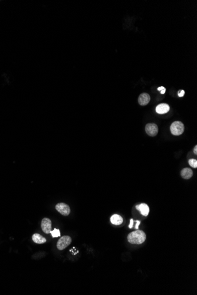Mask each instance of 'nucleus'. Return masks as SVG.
<instances>
[{"label":"nucleus","instance_id":"8","mask_svg":"<svg viewBox=\"0 0 197 295\" xmlns=\"http://www.w3.org/2000/svg\"><path fill=\"white\" fill-rule=\"evenodd\" d=\"M169 106L167 104H160L156 107V111L158 114H165L169 111Z\"/></svg>","mask_w":197,"mask_h":295},{"label":"nucleus","instance_id":"10","mask_svg":"<svg viewBox=\"0 0 197 295\" xmlns=\"http://www.w3.org/2000/svg\"><path fill=\"white\" fill-rule=\"evenodd\" d=\"M182 178L184 179H189L193 175L192 170L189 168H185L181 172Z\"/></svg>","mask_w":197,"mask_h":295},{"label":"nucleus","instance_id":"19","mask_svg":"<svg viewBox=\"0 0 197 295\" xmlns=\"http://www.w3.org/2000/svg\"><path fill=\"white\" fill-rule=\"evenodd\" d=\"M164 89H165V88H164V87H160L158 88V91H162V90H164Z\"/></svg>","mask_w":197,"mask_h":295},{"label":"nucleus","instance_id":"4","mask_svg":"<svg viewBox=\"0 0 197 295\" xmlns=\"http://www.w3.org/2000/svg\"><path fill=\"white\" fill-rule=\"evenodd\" d=\"M56 210L63 216H68L70 213V207L65 203H58L55 206Z\"/></svg>","mask_w":197,"mask_h":295},{"label":"nucleus","instance_id":"15","mask_svg":"<svg viewBox=\"0 0 197 295\" xmlns=\"http://www.w3.org/2000/svg\"><path fill=\"white\" fill-rule=\"evenodd\" d=\"M184 94H185V91H184V90H181V91H179V92H178V96H179V97H183V95H184Z\"/></svg>","mask_w":197,"mask_h":295},{"label":"nucleus","instance_id":"5","mask_svg":"<svg viewBox=\"0 0 197 295\" xmlns=\"http://www.w3.org/2000/svg\"><path fill=\"white\" fill-rule=\"evenodd\" d=\"M145 131L149 136L154 137L156 136L158 133V126L154 123H149L145 127Z\"/></svg>","mask_w":197,"mask_h":295},{"label":"nucleus","instance_id":"18","mask_svg":"<svg viewBox=\"0 0 197 295\" xmlns=\"http://www.w3.org/2000/svg\"><path fill=\"white\" fill-rule=\"evenodd\" d=\"M193 153L195 154H197V146H195V148L193 149Z\"/></svg>","mask_w":197,"mask_h":295},{"label":"nucleus","instance_id":"20","mask_svg":"<svg viewBox=\"0 0 197 295\" xmlns=\"http://www.w3.org/2000/svg\"><path fill=\"white\" fill-rule=\"evenodd\" d=\"M165 91H166V89L165 88V89L162 90V91H161V94H164L165 93Z\"/></svg>","mask_w":197,"mask_h":295},{"label":"nucleus","instance_id":"7","mask_svg":"<svg viewBox=\"0 0 197 295\" xmlns=\"http://www.w3.org/2000/svg\"><path fill=\"white\" fill-rule=\"evenodd\" d=\"M150 100H151L150 96L148 94L144 93L139 96L138 98V102L141 105H146L149 103Z\"/></svg>","mask_w":197,"mask_h":295},{"label":"nucleus","instance_id":"2","mask_svg":"<svg viewBox=\"0 0 197 295\" xmlns=\"http://www.w3.org/2000/svg\"><path fill=\"white\" fill-rule=\"evenodd\" d=\"M170 130L173 135L179 136L184 132V125L182 122L176 121L171 125Z\"/></svg>","mask_w":197,"mask_h":295},{"label":"nucleus","instance_id":"13","mask_svg":"<svg viewBox=\"0 0 197 295\" xmlns=\"http://www.w3.org/2000/svg\"><path fill=\"white\" fill-rule=\"evenodd\" d=\"M50 233L51 234V236L53 238H57L60 236V232L58 229H55L53 231H51Z\"/></svg>","mask_w":197,"mask_h":295},{"label":"nucleus","instance_id":"3","mask_svg":"<svg viewBox=\"0 0 197 295\" xmlns=\"http://www.w3.org/2000/svg\"><path fill=\"white\" fill-rule=\"evenodd\" d=\"M72 243V239L68 236H64L61 237L57 242V248L58 250H62L68 247Z\"/></svg>","mask_w":197,"mask_h":295},{"label":"nucleus","instance_id":"16","mask_svg":"<svg viewBox=\"0 0 197 295\" xmlns=\"http://www.w3.org/2000/svg\"><path fill=\"white\" fill-rule=\"evenodd\" d=\"M133 224H134V220L133 219H130V224L129 226V227L130 229H132V227H133Z\"/></svg>","mask_w":197,"mask_h":295},{"label":"nucleus","instance_id":"6","mask_svg":"<svg viewBox=\"0 0 197 295\" xmlns=\"http://www.w3.org/2000/svg\"><path fill=\"white\" fill-rule=\"evenodd\" d=\"M41 229L46 233H50L51 231V221L48 218H44L41 221Z\"/></svg>","mask_w":197,"mask_h":295},{"label":"nucleus","instance_id":"17","mask_svg":"<svg viewBox=\"0 0 197 295\" xmlns=\"http://www.w3.org/2000/svg\"><path fill=\"white\" fill-rule=\"evenodd\" d=\"M136 222H137V225H136V227H135V229H136L137 230H138V229H139V225L140 224L141 222H140L139 221H136Z\"/></svg>","mask_w":197,"mask_h":295},{"label":"nucleus","instance_id":"9","mask_svg":"<svg viewBox=\"0 0 197 295\" xmlns=\"http://www.w3.org/2000/svg\"><path fill=\"white\" fill-rule=\"evenodd\" d=\"M136 208L141 212V214L143 216H147L148 215L149 212V208L147 204H144V203L141 204L137 206Z\"/></svg>","mask_w":197,"mask_h":295},{"label":"nucleus","instance_id":"1","mask_svg":"<svg viewBox=\"0 0 197 295\" xmlns=\"http://www.w3.org/2000/svg\"><path fill=\"white\" fill-rule=\"evenodd\" d=\"M147 236L144 231L139 230L133 231L129 234L127 241L132 244L140 245L143 243L146 240Z\"/></svg>","mask_w":197,"mask_h":295},{"label":"nucleus","instance_id":"11","mask_svg":"<svg viewBox=\"0 0 197 295\" xmlns=\"http://www.w3.org/2000/svg\"><path fill=\"white\" fill-rule=\"evenodd\" d=\"M32 239H33V242L36 243H37V244H43L46 242V238L38 233L34 234L33 235Z\"/></svg>","mask_w":197,"mask_h":295},{"label":"nucleus","instance_id":"12","mask_svg":"<svg viewBox=\"0 0 197 295\" xmlns=\"http://www.w3.org/2000/svg\"><path fill=\"white\" fill-rule=\"evenodd\" d=\"M123 218L118 214H114L110 218L111 223L115 225H120L123 223Z\"/></svg>","mask_w":197,"mask_h":295},{"label":"nucleus","instance_id":"14","mask_svg":"<svg viewBox=\"0 0 197 295\" xmlns=\"http://www.w3.org/2000/svg\"><path fill=\"white\" fill-rule=\"evenodd\" d=\"M188 163L189 165L193 168H196L197 167V161L195 159H190L188 161Z\"/></svg>","mask_w":197,"mask_h":295}]
</instances>
